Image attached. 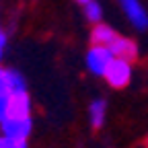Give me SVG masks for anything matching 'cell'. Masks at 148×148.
Masks as SVG:
<instances>
[{
	"mask_svg": "<svg viewBox=\"0 0 148 148\" xmlns=\"http://www.w3.org/2000/svg\"><path fill=\"white\" fill-rule=\"evenodd\" d=\"M134 62H127V60H121V58H113L109 64V68L105 70L103 78L107 80L109 86L113 88H123L130 84V80H132L134 76Z\"/></svg>",
	"mask_w": 148,
	"mask_h": 148,
	"instance_id": "obj_1",
	"label": "cell"
},
{
	"mask_svg": "<svg viewBox=\"0 0 148 148\" xmlns=\"http://www.w3.org/2000/svg\"><path fill=\"white\" fill-rule=\"evenodd\" d=\"M33 130L31 115L29 117H6L0 121V136L6 140H27Z\"/></svg>",
	"mask_w": 148,
	"mask_h": 148,
	"instance_id": "obj_2",
	"label": "cell"
},
{
	"mask_svg": "<svg viewBox=\"0 0 148 148\" xmlns=\"http://www.w3.org/2000/svg\"><path fill=\"white\" fill-rule=\"evenodd\" d=\"M113 58H115V56H113V51H111V47L90 45V49L86 51L84 62H86V68H88L90 74H95V76H103Z\"/></svg>",
	"mask_w": 148,
	"mask_h": 148,
	"instance_id": "obj_3",
	"label": "cell"
},
{
	"mask_svg": "<svg viewBox=\"0 0 148 148\" xmlns=\"http://www.w3.org/2000/svg\"><path fill=\"white\" fill-rule=\"evenodd\" d=\"M119 4L125 12V16L130 18L136 29H146L148 27V14H146V8L142 6L140 0H119Z\"/></svg>",
	"mask_w": 148,
	"mask_h": 148,
	"instance_id": "obj_4",
	"label": "cell"
},
{
	"mask_svg": "<svg viewBox=\"0 0 148 148\" xmlns=\"http://www.w3.org/2000/svg\"><path fill=\"white\" fill-rule=\"evenodd\" d=\"M111 51H113L115 58H121V60H127V62L138 60V45H136L134 39H130V37L117 35V39L111 43Z\"/></svg>",
	"mask_w": 148,
	"mask_h": 148,
	"instance_id": "obj_5",
	"label": "cell"
},
{
	"mask_svg": "<svg viewBox=\"0 0 148 148\" xmlns=\"http://www.w3.org/2000/svg\"><path fill=\"white\" fill-rule=\"evenodd\" d=\"M8 115L10 117H29L31 115V97L25 92L8 95Z\"/></svg>",
	"mask_w": 148,
	"mask_h": 148,
	"instance_id": "obj_6",
	"label": "cell"
},
{
	"mask_svg": "<svg viewBox=\"0 0 148 148\" xmlns=\"http://www.w3.org/2000/svg\"><path fill=\"white\" fill-rule=\"evenodd\" d=\"M115 39H117V33L111 29L109 25H105V23H97L95 27H92V31H90V41H92V45L111 47V43H113Z\"/></svg>",
	"mask_w": 148,
	"mask_h": 148,
	"instance_id": "obj_7",
	"label": "cell"
},
{
	"mask_svg": "<svg viewBox=\"0 0 148 148\" xmlns=\"http://www.w3.org/2000/svg\"><path fill=\"white\" fill-rule=\"evenodd\" d=\"M105 117H107V103H105V99L90 101V105H88V121H90V125L95 130H99L105 123Z\"/></svg>",
	"mask_w": 148,
	"mask_h": 148,
	"instance_id": "obj_8",
	"label": "cell"
},
{
	"mask_svg": "<svg viewBox=\"0 0 148 148\" xmlns=\"http://www.w3.org/2000/svg\"><path fill=\"white\" fill-rule=\"evenodd\" d=\"M6 86H8V95H14V92H25L27 90L25 76L18 70H6Z\"/></svg>",
	"mask_w": 148,
	"mask_h": 148,
	"instance_id": "obj_9",
	"label": "cell"
},
{
	"mask_svg": "<svg viewBox=\"0 0 148 148\" xmlns=\"http://www.w3.org/2000/svg\"><path fill=\"white\" fill-rule=\"evenodd\" d=\"M84 16L88 18L90 23H101V16H103V10H101V4L99 2H88V4H84Z\"/></svg>",
	"mask_w": 148,
	"mask_h": 148,
	"instance_id": "obj_10",
	"label": "cell"
},
{
	"mask_svg": "<svg viewBox=\"0 0 148 148\" xmlns=\"http://www.w3.org/2000/svg\"><path fill=\"white\" fill-rule=\"evenodd\" d=\"M8 117V95L0 97V121Z\"/></svg>",
	"mask_w": 148,
	"mask_h": 148,
	"instance_id": "obj_11",
	"label": "cell"
},
{
	"mask_svg": "<svg viewBox=\"0 0 148 148\" xmlns=\"http://www.w3.org/2000/svg\"><path fill=\"white\" fill-rule=\"evenodd\" d=\"M8 95V86H6V70L0 68V97Z\"/></svg>",
	"mask_w": 148,
	"mask_h": 148,
	"instance_id": "obj_12",
	"label": "cell"
},
{
	"mask_svg": "<svg viewBox=\"0 0 148 148\" xmlns=\"http://www.w3.org/2000/svg\"><path fill=\"white\" fill-rule=\"evenodd\" d=\"M4 148H27V140H6L4 138Z\"/></svg>",
	"mask_w": 148,
	"mask_h": 148,
	"instance_id": "obj_13",
	"label": "cell"
},
{
	"mask_svg": "<svg viewBox=\"0 0 148 148\" xmlns=\"http://www.w3.org/2000/svg\"><path fill=\"white\" fill-rule=\"evenodd\" d=\"M4 45H6V41L0 39V60H2V49H4Z\"/></svg>",
	"mask_w": 148,
	"mask_h": 148,
	"instance_id": "obj_14",
	"label": "cell"
},
{
	"mask_svg": "<svg viewBox=\"0 0 148 148\" xmlns=\"http://www.w3.org/2000/svg\"><path fill=\"white\" fill-rule=\"evenodd\" d=\"M76 2H80V4L84 6V4H88V2H92V0H76Z\"/></svg>",
	"mask_w": 148,
	"mask_h": 148,
	"instance_id": "obj_15",
	"label": "cell"
},
{
	"mask_svg": "<svg viewBox=\"0 0 148 148\" xmlns=\"http://www.w3.org/2000/svg\"><path fill=\"white\" fill-rule=\"evenodd\" d=\"M0 148H4V138L0 136Z\"/></svg>",
	"mask_w": 148,
	"mask_h": 148,
	"instance_id": "obj_16",
	"label": "cell"
},
{
	"mask_svg": "<svg viewBox=\"0 0 148 148\" xmlns=\"http://www.w3.org/2000/svg\"><path fill=\"white\" fill-rule=\"evenodd\" d=\"M144 144H146V148H148V138H146V142H144Z\"/></svg>",
	"mask_w": 148,
	"mask_h": 148,
	"instance_id": "obj_17",
	"label": "cell"
}]
</instances>
